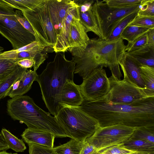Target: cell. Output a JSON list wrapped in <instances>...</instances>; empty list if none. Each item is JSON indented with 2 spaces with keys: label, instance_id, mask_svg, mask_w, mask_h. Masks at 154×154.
Wrapping results in <instances>:
<instances>
[{
  "label": "cell",
  "instance_id": "cell-1",
  "mask_svg": "<svg viewBox=\"0 0 154 154\" xmlns=\"http://www.w3.org/2000/svg\"><path fill=\"white\" fill-rule=\"evenodd\" d=\"M79 107L97 119L100 127L119 124L135 128L154 126V97L130 104L114 103L104 97L94 101L84 100Z\"/></svg>",
  "mask_w": 154,
  "mask_h": 154
},
{
  "label": "cell",
  "instance_id": "cell-2",
  "mask_svg": "<svg viewBox=\"0 0 154 154\" xmlns=\"http://www.w3.org/2000/svg\"><path fill=\"white\" fill-rule=\"evenodd\" d=\"M122 38L109 41L98 38L90 39L85 47L69 48L75 66L74 73L83 79L100 66L111 69L119 65L126 51Z\"/></svg>",
  "mask_w": 154,
  "mask_h": 154
},
{
  "label": "cell",
  "instance_id": "cell-3",
  "mask_svg": "<svg viewBox=\"0 0 154 154\" xmlns=\"http://www.w3.org/2000/svg\"><path fill=\"white\" fill-rule=\"evenodd\" d=\"M56 53L53 61L38 75L42 99L50 114L56 116L61 107L60 104L62 89L67 79L73 80L75 64L65 57L64 52Z\"/></svg>",
  "mask_w": 154,
  "mask_h": 154
},
{
  "label": "cell",
  "instance_id": "cell-4",
  "mask_svg": "<svg viewBox=\"0 0 154 154\" xmlns=\"http://www.w3.org/2000/svg\"><path fill=\"white\" fill-rule=\"evenodd\" d=\"M8 113L13 119L24 123L29 129L48 132L57 137H68L55 117L38 107L29 96L14 98L9 104Z\"/></svg>",
  "mask_w": 154,
  "mask_h": 154
},
{
  "label": "cell",
  "instance_id": "cell-5",
  "mask_svg": "<svg viewBox=\"0 0 154 154\" xmlns=\"http://www.w3.org/2000/svg\"><path fill=\"white\" fill-rule=\"evenodd\" d=\"M55 117L68 137L79 141H85L100 127L98 121L79 106H63Z\"/></svg>",
  "mask_w": 154,
  "mask_h": 154
},
{
  "label": "cell",
  "instance_id": "cell-6",
  "mask_svg": "<svg viewBox=\"0 0 154 154\" xmlns=\"http://www.w3.org/2000/svg\"><path fill=\"white\" fill-rule=\"evenodd\" d=\"M14 9L4 0H0V34L17 49L35 41V38L20 23Z\"/></svg>",
  "mask_w": 154,
  "mask_h": 154
},
{
  "label": "cell",
  "instance_id": "cell-7",
  "mask_svg": "<svg viewBox=\"0 0 154 154\" xmlns=\"http://www.w3.org/2000/svg\"><path fill=\"white\" fill-rule=\"evenodd\" d=\"M139 5L118 8L109 6L103 0L95 1L92 9L98 26L101 39L106 40L124 17L138 11Z\"/></svg>",
  "mask_w": 154,
  "mask_h": 154
},
{
  "label": "cell",
  "instance_id": "cell-8",
  "mask_svg": "<svg viewBox=\"0 0 154 154\" xmlns=\"http://www.w3.org/2000/svg\"><path fill=\"white\" fill-rule=\"evenodd\" d=\"M21 11L33 29L35 41L40 42L50 52L54 51L57 35L49 16L46 2L32 10Z\"/></svg>",
  "mask_w": 154,
  "mask_h": 154
},
{
  "label": "cell",
  "instance_id": "cell-9",
  "mask_svg": "<svg viewBox=\"0 0 154 154\" xmlns=\"http://www.w3.org/2000/svg\"><path fill=\"white\" fill-rule=\"evenodd\" d=\"M135 129L120 124L100 127L85 141L101 152L111 147L123 145L129 140Z\"/></svg>",
  "mask_w": 154,
  "mask_h": 154
},
{
  "label": "cell",
  "instance_id": "cell-10",
  "mask_svg": "<svg viewBox=\"0 0 154 154\" xmlns=\"http://www.w3.org/2000/svg\"><path fill=\"white\" fill-rule=\"evenodd\" d=\"M110 88L105 97L116 104H130L144 98L152 97L145 89L138 87L113 75L108 78Z\"/></svg>",
  "mask_w": 154,
  "mask_h": 154
},
{
  "label": "cell",
  "instance_id": "cell-11",
  "mask_svg": "<svg viewBox=\"0 0 154 154\" xmlns=\"http://www.w3.org/2000/svg\"><path fill=\"white\" fill-rule=\"evenodd\" d=\"M103 66L95 69L79 85L84 100L88 101L97 100L108 93L110 83Z\"/></svg>",
  "mask_w": 154,
  "mask_h": 154
},
{
  "label": "cell",
  "instance_id": "cell-12",
  "mask_svg": "<svg viewBox=\"0 0 154 154\" xmlns=\"http://www.w3.org/2000/svg\"><path fill=\"white\" fill-rule=\"evenodd\" d=\"M46 4L57 35L60 32L62 20L68 11L78 5L74 0H46Z\"/></svg>",
  "mask_w": 154,
  "mask_h": 154
},
{
  "label": "cell",
  "instance_id": "cell-13",
  "mask_svg": "<svg viewBox=\"0 0 154 154\" xmlns=\"http://www.w3.org/2000/svg\"><path fill=\"white\" fill-rule=\"evenodd\" d=\"M119 64L123 73V80L138 87L146 89L140 74L141 65L125 54Z\"/></svg>",
  "mask_w": 154,
  "mask_h": 154
},
{
  "label": "cell",
  "instance_id": "cell-14",
  "mask_svg": "<svg viewBox=\"0 0 154 154\" xmlns=\"http://www.w3.org/2000/svg\"><path fill=\"white\" fill-rule=\"evenodd\" d=\"M79 14V6L72 8L67 11L63 19L59 34L57 35L56 43L53 47L56 53L65 52L68 48L69 35L71 22L74 17Z\"/></svg>",
  "mask_w": 154,
  "mask_h": 154
},
{
  "label": "cell",
  "instance_id": "cell-15",
  "mask_svg": "<svg viewBox=\"0 0 154 154\" xmlns=\"http://www.w3.org/2000/svg\"><path fill=\"white\" fill-rule=\"evenodd\" d=\"M46 49L41 50H30L19 52L17 49L0 52V59H8L17 61L24 58H31L34 60L35 63L34 71H36L39 66L48 57Z\"/></svg>",
  "mask_w": 154,
  "mask_h": 154
},
{
  "label": "cell",
  "instance_id": "cell-16",
  "mask_svg": "<svg viewBox=\"0 0 154 154\" xmlns=\"http://www.w3.org/2000/svg\"><path fill=\"white\" fill-rule=\"evenodd\" d=\"M84 98L79 85L75 84L73 80L67 79L61 92L60 103L61 108L65 106L70 107L80 106Z\"/></svg>",
  "mask_w": 154,
  "mask_h": 154
},
{
  "label": "cell",
  "instance_id": "cell-17",
  "mask_svg": "<svg viewBox=\"0 0 154 154\" xmlns=\"http://www.w3.org/2000/svg\"><path fill=\"white\" fill-rule=\"evenodd\" d=\"M79 21V14L74 17L71 22L68 48L85 47L90 39L86 29Z\"/></svg>",
  "mask_w": 154,
  "mask_h": 154
},
{
  "label": "cell",
  "instance_id": "cell-18",
  "mask_svg": "<svg viewBox=\"0 0 154 154\" xmlns=\"http://www.w3.org/2000/svg\"><path fill=\"white\" fill-rule=\"evenodd\" d=\"M27 144L33 143L53 148L55 136L51 133L42 131L26 129L21 135Z\"/></svg>",
  "mask_w": 154,
  "mask_h": 154
},
{
  "label": "cell",
  "instance_id": "cell-19",
  "mask_svg": "<svg viewBox=\"0 0 154 154\" xmlns=\"http://www.w3.org/2000/svg\"><path fill=\"white\" fill-rule=\"evenodd\" d=\"M38 76L36 71L26 69L19 78V82L17 88L10 92L8 96L13 98L23 95L31 88L33 82L37 81Z\"/></svg>",
  "mask_w": 154,
  "mask_h": 154
},
{
  "label": "cell",
  "instance_id": "cell-20",
  "mask_svg": "<svg viewBox=\"0 0 154 154\" xmlns=\"http://www.w3.org/2000/svg\"><path fill=\"white\" fill-rule=\"evenodd\" d=\"M125 54L141 65L154 67V47L147 44L136 51Z\"/></svg>",
  "mask_w": 154,
  "mask_h": 154
},
{
  "label": "cell",
  "instance_id": "cell-21",
  "mask_svg": "<svg viewBox=\"0 0 154 154\" xmlns=\"http://www.w3.org/2000/svg\"><path fill=\"white\" fill-rule=\"evenodd\" d=\"M27 69L18 66L14 71L0 83V100L8 96L14 84Z\"/></svg>",
  "mask_w": 154,
  "mask_h": 154
},
{
  "label": "cell",
  "instance_id": "cell-22",
  "mask_svg": "<svg viewBox=\"0 0 154 154\" xmlns=\"http://www.w3.org/2000/svg\"><path fill=\"white\" fill-rule=\"evenodd\" d=\"M92 7L84 12L79 11V21L85 28L87 32H92L101 38V36Z\"/></svg>",
  "mask_w": 154,
  "mask_h": 154
},
{
  "label": "cell",
  "instance_id": "cell-23",
  "mask_svg": "<svg viewBox=\"0 0 154 154\" xmlns=\"http://www.w3.org/2000/svg\"><path fill=\"white\" fill-rule=\"evenodd\" d=\"M142 154H154V143L141 140H129L122 145Z\"/></svg>",
  "mask_w": 154,
  "mask_h": 154
},
{
  "label": "cell",
  "instance_id": "cell-24",
  "mask_svg": "<svg viewBox=\"0 0 154 154\" xmlns=\"http://www.w3.org/2000/svg\"><path fill=\"white\" fill-rule=\"evenodd\" d=\"M85 142L71 138L67 142L53 148L57 154H80Z\"/></svg>",
  "mask_w": 154,
  "mask_h": 154
},
{
  "label": "cell",
  "instance_id": "cell-25",
  "mask_svg": "<svg viewBox=\"0 0 154 154\" xmlns=\"http://www.w3.org/2000/svg\"><path fill=\"white\" fill-rule=\"evenodd\" d=\"M11 6L21 11L32 10L45 4L46 0H4Z\"/></svg>",
  "mask_w": 154,
  "mask_h": 154
},
{
  "label": "cell",
  "instance_id": "cell-26",
  "mask_svg": "<svg viewBox=\"0 0 154 154\" xmlns=\"http://www.w3.org/2000/svg\"><path fill=\"white\" fill-rule=\"evenodd\" d=\"M140 68L146 90L151 96L154 97V67L142 65Z\"/></svg>",
  "mask_w": 154,
  "mask_h": 154
},
{
  "label": "cell",
  "instance_id": "cell-27",
  "mask_svg": "<svg viewBox=\"0 0 154 154\" xmlns=\"http://www.w3.org/2000/svg\"><path fill=\"white\" fill-rule=\"evenodd\" d=\"M1 133L9 149L17 152H23L26 149L23 140L18 139L6 129H2Z\"/></svg>",
  "mask_w": 154,
  "mask_h": 154
},
{
  "label": "cell",
  "instance_id": "cell-28",
  "mask_svg": "<svg viewBox=\"0 0 154 154\" xmlns=\"http://www.w3.org/2000/svg\"><path fill=\"white\" fill-rule=\"evenodd\" d=\"M150 29L135 26H127L122 32L121 38L127 41L128 43H131L138 37L147 33Z\"/></svg>",
  "mask_w": 154,
  "mask_h": 154
},
{
  "label": "cell",
  "instance_id": "cell-29",
  "mask_svg": "<svg viewBox=\"0 0 154 154\" xmlns=\"http://www.w3.org/2000/svg\"><path fill=\"white\" fill-rule=\"evenodd\" d=\"M137 11L132 13L124 17L118 23L106 40L112 41L121 38V35L124 29L134 19Z\"/></svg>",
  "mask_w": 154,
  "mask_h": 154
},
{
  "label": "cell",
  "instance_id": "cell-30",
  "mask_svg": "<svg viewBox=\"0 0 154 154\" xmlns=\"http://www.w3.org/2000/svg\"><path fill=\"white\" fill-rule=\"evenodd\" d=\"M141 140L154 143V126L135 128L129 140Z\"/></svg>",
  "mask_w": 154,
  "mask_h": 154
},
{
  "label": "cell",
  "instance_id": "cell-31",
  "mask_svg": "<svg viewBox=\"0 0 154 154\" xmlns=\"http://www.w3.org/2000/svg\"><path fill=\"white\" fill-rule=\"evenodd\" d=\"M14 60L0 59V82L5 79L17 68L18 65Z\"/></svg>",
  "mask_w": 154,
  "mask_h": 154
},
{
  "label": "cell",
  "instance_id": "cell-32",
  "mask_svg": "<svg viewBox=\"0 0 154 154\" xmlns=\"http://www.w3.org/2000/svg\"><path fill=\"white\" fill-rule=\"evenodd\" d=\"M128 26H135L150 29H154V17L138 16L136 15Z\"/></svg>",
  "mask_w": 154,
  "mask_h": 154
},
{
  "label": "cell",
  "instance_id": "cell-33",
  "mask_svg": "<svg viewBox=\"0 0 154 154\" xmlns=\"http://www.w3.org/2000/svg\"><path fill=\"white\" fill-rule=\"evenodd\" d=\"M148 43L147 33H145L136 39L131 43H128L125 46L126 52H132L137 50Z\"/></svg>",
  "mask_w": 154,
  "mask_h": 154
},
{
  "label": "cell",
  "instance_id": "cell-34",
  "mask_svg": "<svg viewBox=\"0 0 154 154\" xmlns=\"http://www.w3.org/2000/svg\"><path fill=\"white\" fill-rule=\"evenodd\" d=\"M103 1L110 7L122 8L139 5L142 0H104Z\"/></svg>",
  "mask_w": 154,
  "mask_h": 154
},
{
  "label": "cell",
  "instance_id": "cell-35",
  "mask_svg": "<svg viewBox=\"0 0 154 154\" xmlns=\"http://www.w3.org/2000/svg\"><path fill=\"white\" fill-rule=\"evenodd\" d=\"M29 154H57L53 148L33 143L28 144Z\"/></svg>",
  "mask_w": 154,
  "mask_h": 154
},
{
  "label": "cell",
  "instance_id": "cell-36",
  "mask_svg": "<svg viewBox=\"0 0 154 154\" xmlns=\"http://www.w3.org/2000/svg\"><path fill=\"white\" fill-rule=\"evenodd\" d=\"M102 152L106 154H131L138 152L127 149L122 145L111 147L103 150Z\"/></svg>",
  "mask_w": 154,
  "mask_h": 154
},
{
  "label": "cell",
  "instance_id": "cell-37",
  "mask_svg": "<svg viewBox=\"0 0 154 154\" xmlns=\"http://www.w3.org/2000/svg\"><path fill=\"white\" fill-rule=\"evenodd\" d=\"M15 13L16 17L20 23L26 29L35 36V33L32 27L22 11L18 10L15 11Z\"/></svg>",
  "mask_w": 154,
  "mask_h": 154
},
{
  "label": "cell",
  "instance_id": "cell-38",
  "mask_svg": "<svg viewBox=\"0 0 154 154\" xmlns=\"http://www.w3.org/2000/svg\"><path fill=\"white\" fill-rule=\"evenodd\" d=\"M137 15L138 16L154 17V0H150L146 9L143 11H138Z\"/></svg>",
  "mask_w": 154,
  "mask_h": 154
},
{
  "label": "cell",
  "instance_id": "cell-39",
  "mask_svg": "<svg viewBox=\"0 0 154 154\" xmlns=\"http://www.w3.org/2000/svg\"><path fill=\"white\" fill-rule=\"evenodd\" d=\"M100 152L93 146L85 141L80 154H99Z\"/></svg>",
  "mask_w": 154,
  "mask_h": 154
},
{
  "label": "cell",
  "instance_id": "cell-40",
  "mask_svg": "<svg viewBox=\"0 0 154 154\" xmlns=\"http://www.w3.org/2000/svg\"><path fill=\"white\" fill-rule=\"evenodd\" d=\"M16 63L18 66L23 68L27 69L33 67L35 62L33 58H26L17 61Z\"/></svg>",
  "mask_w": 154,
  "mask_h": 154
},
{
  "label": "cell",
  "instance_id": "cell-41",
  "mask_svg": "<svg viewBox=\"0 0 154 154\" xmlns=\"http://www.w3.org/2000/svg\"><path fill=\"white\" fill-rule=\"evenodd\" d=\"M147 44L154 47V28L150 29L147 32Z\"/></svg>",
  "mask_w": 154,
  "mask_h": 154
},
{
  "label": "cell",
  "instance_id": "cell-42",
  "mask_svg": "<svg viewBox=\"0 0 154 154\" xmlns=\"http://www.w3.org/2000/svg\"><path fill=\"white\" fill-rule=\"evenodd\" d=\"M9 149L1 132H0V152L6 151Z\"/></svg>",
  "mask_w": 154,
  "mask_h": 154
},
{
  "label": "cell",
  "instance_id": "cell-43",
  "mask_svg": "<svg viewBox=\"0 0 154 154\" xmlns=\"http://www.w3.org/2000/svg\"><path fill=\"white\" fill-rule=\"evenodd\" d=\"M0 154H17V153H9L6 152V151H2L0 152Z\"/></svg>",
  "mask_w": 154,
  "mask_h": 154
},
{
  "label": "cell",
  "instance_id": "cell-44",
  "mask_svg": "<svg viewBox=\"0 0 154 154\" xmlns=\"http://www.w3.org/2000/svg\"><path fill=\"white\" fill-rule=\"evenodd\" d=\"M4 50V48L1 47L0 46V52Z\"/></svg>",
  "mask_w": 154,
  "mask_h": 154
},
{
  "label": "cell",
  "instance_id": "cell-45",
  "mask_svg": "<svg viewBox=\"0 0 154 154\" xmlns=\"http://www.w3.org/2000/svg\"><path fill=\"white\" fill-rule=\"evenodd\" d=\"M99 154H106L105 153L103 152H101Z\"/></svg>",
  "mask_w": 154,
  "mask_h": 154
},
{
  "label": "cell",
  "instance_id": "cell-46",
  "mask_svg": "<svg viewBox=\"0 0 154 154\" xmlns=\"http://www.w3.org/2000/svg\"><path fill=\"white\" fill-rule=\"evenodd\" d=\"M141 154V153L137 152V153H133V154Z\"/></svg>",
  "mask_w": 154,
  "mask_h": 154
},
{
  "label": "cell",
  "instance_id": "cell-47",
  "mask_svg": "<svg viewBox=\"0 0 154 154\" xmlns=\"http://www.w3.org/2000/svg\"><path fill=\"white\" fill-rule=\"evenodd\" d=\"M1 82H0V83Z\"/></svg>",
  "mask_w": 154,
  "mask_h": 154
}]
</instances>
